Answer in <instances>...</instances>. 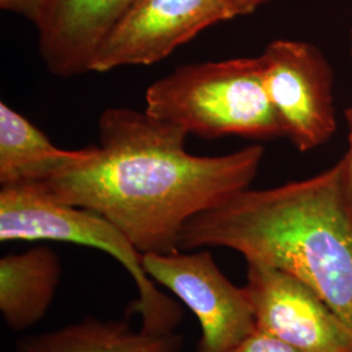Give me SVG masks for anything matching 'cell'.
<instances>
[{
	"label": "cell",
	"instance_id": "1",
	"mask_svg": "<svg viewBox=\"0 0 352 352\" xmlns=\"http://www.w3.org/2000/svg\"><path fill=\"white\" fill-rule=\"evenodd\" d=\"M98 129L100 146L88 161L29 184L101 214L141 253L179 251L189 221L248 188L264 157L261 145L192 155L187 131L132 109H107Z\"/></svg>",
	"mask_w": 352,
	"mask_h": 352
},
{
	"label": "cell",
	"instance_id": "2",
	"mask_svg": "<svg viewBox=\"0 0 352 352\" xmlns=\"http://www.w3.org/2000/svg\"><path fill=\"white\" fill-rule=\"evenodd\" d=\"M179 248H228L299 278L352 333V214L340 161L276 188L244 189L184 226Z\"/></svg>",
	"mask_w": 352,
	"mask_h": 352
},
{
	"label": "cell",
	"instance_id": "3",
	"mask_svg": "<svg viewBox=\"0 0 352 352\" xmlns=\"http://www.w3.org/2000/svg\"><path fill=\"white\" fill-rule=\"evenodd\" d=\"M145 111L204 139L283 136L261 56L179 67L151 84Z\"/></svg>",
	"mask_w": 352,
	"mask_h": 352
},
{
	"label": "cell",
	"instance_id": "4",
	"mask_svg": "<svg viewBox=\"0 0 352 352\" xmlns=\"http://www.w3.org/2000/svg\"><path fill=\"white\" fill-rule=\"evenodd\" d=\"M0 240H52L104 252L135 282L138 299L129 305L128 315L140 316L142 331L173 334L183 318L179 302L157 289L142 266V253L113 222L93 210L56 201L33 184L1 187Z\"/></svg>",
	"mask_w": 352,
	"mask_h": 352
},
{
	"label": "cell",
	"instance_id": "5",
	"mask_svg": "<svg viewBox=\"0 0 352 352\" xmlns=\"http://www.w3.org/2000/svg\"><path fill=\"white\" fill-rule=\"evenodd\" d=\"M151 280L173 292L197 317L201 340L196 352H227L256 330L245 287L221 272L208 250L142 253Z\"/></svg>",
	"mask_w": 352,
	"mask_h": 352
},
{
	"label": "cell",
	"instance_id": "6",
	"mask_svg": "<svg viewBox=\"0 0 352 352\" xmlns=\"http://www.w3.org/2000/svg\"><path fill=\"white\" fill-rule=\"evenodd\" d=\"M265 88L282 135L299 151L325 144L336 129L333 75L314 45L277 39L260 55Z\"/></svg>",
	"mask_w": 352,
	"mask_h": 352
},
{
	"label": "cell",
	"instance_id": "7",
	"mask_svg": "<svg viewBox=\"0 0 352 352\" xmlns=\"http://www.w3.org/2000/svg\"><path fill=\"white\" fill-rule=\"evenodd\" d=\"M234 17L223 0H135L102 41L90 71L157 63L209 26Z\"/></svg>",
	"mask_w": 352,
	"mask_h": 352
},
{
	"label": "cell",
	"instance_id": "8",
	"mask_svg": "<svg viewBox=\"0 0 352 352\" xmlns=\"http://www.w3.org/2000/svg\"><path fill=\"white\" fill-rule=\"evenodd\" d=\"M245 289L257 330L302 352H352L351 330L299 278L247 261Z\"/></svg>",
	"mask_w": 352,
	"mask_h": 352
},
{
	"label": "cell",
	"instance_id": "9",
	"mask_svg": "<svg viewBox=\"0 0 352 352\" xmlns=\"http://www.w3.org/2000/svg\"><path fill=\"white\" fill-rule=\"evenodd\" d=\"M135 0H49L37 25L38 49L52 75L90 72L102 41Z\"/></svg>",
	"mask_w": 352,
	"mask_h": 352
},
{
	"label": "cell",
	"instance_id": "10",
	"mask_svg": "<svg viewBox=\"0 0 352 352\" xmlns=\"http://www.w3.org/2000/svg\"><path fill=\"white\" fill-rule=\"evenodd\" d=\"M62 278L60 258L47 247H34L0 260V312L8 329L25 331L50 309Z\"/></svg>",
	"mask_w": 352,
	"mask_h": 352
},
{
	"label": "cell",
	"instance_id": "11",
	"mask_svg": "<svg viewBox=\"0 0 352 352\" xmlns=\"http://www.w3.org/2000/svg\"><path fill=\"white\" fill-rule=\"evenodd\" d=\"M94 149H60L23 115L0 103L1 187L49 180L88 161Z\"/></svg>",
	"mask_w": 352,
	"mask_h": 352
},
{
	"label": "cell",
	"instance_id": "12",
	"mask_svg": "<svg viewBox=\"0 0 352 352\" xmlns=\"http://www.w3.org/2000/svg\"><path fill=\"white\" fill-rule=\"evenodd\" d=\"M183 344L177 333L155 336L135 330L126 320L87 317L52 331L24 336L16 342V352H180Z\"/></svg>",
	"mask_w": 352,
	"mask_h": 352
},
{
	"label": "cell",
	"instance_id": "13",
	"mask_svg": "<svg viewBox=\"0 0 352 352\" xmlns=\"http://www.w3.org/2000/svg\"><path fill=\"white\" fill-rule=\"evenodd\" d=\"M227 352H302L261 330H254L247 338Z\"/></svg>",
	"mask_w": 352,
	"mask_h": 352
},
{
	"label": "cell",
	"instance_id": "14",
	"mask_svg": "<svg viewBox=\"0 0 352 352\" xmlns=\"http://www.w3.org/2000/svg\"><path fill=\"white\" fill-rule=\"evenodd\" d=\"M49 0H0V8L20 14L37 26L43 17Z\"/></svg>",
	"mask_w": 352,
	"mask_h": 352
},
{
	"label": "cell",
	"instance_id": "15",
	"mask_svg": "<svg viewBox=\"0 0 352 352\" xmlns=\"http://www.w3.org/2000/svg\"><path fill=\"white\" fill-rule=\"evenodd\" d=\"M346 120L349 124V151L340 160L342 164V184L347 206L352 214V104L346 110Z\"/></svg>",
	"mask_w": 352,
	"mask_h": 352
},
{
	"label": "cell",
	"instance_id": "16",
	"mask_svg": "<svg viewBox=\"0 0 352 352\" xmlns=\"http://www.w3.org/2000/svg\"><path fill=\"white\" fill-rule=\"evenodd\" d=\"M226 4H228L236 16H247L254 12L258 7H261L265 3L270 0H223Z\"/></svg>",
	"mask_w": 352,
	"mask_h": 352
},
{
	"label": "cell",
	"instance_id": "17",
	"mask_svg": "<svg viewBox=\"0 0 352 352\" xmlns=\"http://www.w3.org/2000/svg\"><path fill=\"white\" fill-rule=\"evenodd\" d=\"M351 56H352V29H351Z\"/></svg>",
	"mask_w": 352,
	"mask_h": 352
}]
</instances>
